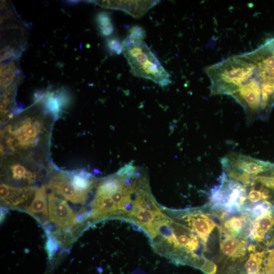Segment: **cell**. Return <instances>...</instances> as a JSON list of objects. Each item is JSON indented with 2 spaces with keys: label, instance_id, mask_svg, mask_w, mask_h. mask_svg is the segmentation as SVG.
<instances>
[{
  "label": "cell",
  "instance_id": "cell-1",
  "mask_svg": "<svg viewBox=\"0 0 274 274\" xmlns=\"http://www.w3.org/2000/svg\"><path fill=\"white\" fill-rule=\"evenodd\" d=\"M228 95L261 103L267 118L274 106V38L253 51L238 55Z\"/></svg>",
  "mask_w": 274,
  "mask_h": 274
},
{
  "label": "cell",
  "instance_id": "cell-2",
  "mask_svg": "<svg viewBox=\"0 0 274 274\" xmlns=\"http://www.w3.org/2000/svg\"><path fill=\"white\" fill-rule=\"evenodd\" d=\"M122 45L133 75L151 80L162 87L171 83L169 74L143 40L126 38Z\"/></svg>",
  "mask_w": 274,
  "mask_h": 274
},
{
  "label": "cell",
  "instance_id": "cell-3",
  "mask_svg": "<svg viewBox=\"0 0 274 274\" xmlns=\"http://www.w3.org/2000/svg\"><path fill=\"white\" fill-rule=\"evenodd\" d=\"M42 121L37 117L26 116L6 129L8 133L6 143L9 148L15 151L27 149L37 145L43 131Z\"/></svg>",
  "mask_w": 274,
  "mask_h": 274
},
{
  "label": "cell",
  "instance_id": "cell-4",
  "mask_svg": "<svg viewBox=\"0 0 274 274\" xmlns=\"http://www.w3.org/2000/svg\"><path fill=\"white\" fill-rule=\"evenodd\" d=\"M223 169H230L251 176L274 174V163L237 153H230L221 159Z\"/></svg>",
  "mask_w": 274,
  "mask_h": 274
},
{
  "label": "cell",
  "instance_id": "cell-5",
  "mask_svg": "<svg viewBox=\"0 0 274 274\" xmlns=\"http://www.w3.org/2000/svg\"><path fill=\"white\" fill-rule=\"evenodd\" d=\"M49 218L51 223L59 228L81 226L77 225L76 214L66 201L59 197L54 192L48 195Z\"/></svg>",
  "mask_w": 274,
  "mask_h": 274
},
{
  "label": "cell",
  "instance_id": "cell-6",
  "mask_svg": "<svg viewBox=\"0 0 274 274\" xmlns=\"http://www.w3.org/2000/svg\"><path fill=\"white\" fill-rule=\"evenodd\" d=\"M46 187L73 203L84 204L87 199L88 192L80 191L75 187L68 172L55 173Z\"/></svg>",
  "mask_w": 274,
  "mask_h": 274
},
{
  "label": "cell",
  "instance_id": "cell-7",
  "mask_svg": "<svg viewBox=\"0 0 274 274\" xmlns=\"http://www.w3.org/2000/svg\"><path fill=\"white\" fill-rule=\"evenodd\" d=\"M37 188L33 186L16 187L1 183V201L3 205L24 210L32 200Z\"/></svg>",
  "mask_w": 274,
  "mask_h": 274
},
{
  "label": "cell",
  "instance_id": "cell-8",
  "mask_svg": "<svg viewBox=\"0 0 274 274\" xmlns=\"http://www.w3.org/2000/svg\"><path fill=\"white\" fill-rule=\"evenodd\" d=\"M95 3L101 7L120 10L135 18H140L155 6L157 1H99Z\"/></svg>",
  "mask_w": 274,
  "mask_h": 274
},
{
  "label": "cell",
  "instance_id": "cell-9",
  "mask_svg": "<svg viewBox=\"0 0 274 274\" xmlns=\"http://www.w3.org/2000/svg\"><path fill=\"white\" fill-rule=\"evenodd\" d=\"M220 246L223 255L231 259L243 257L246 251L245 239L238 238L219 227Z\"/></svg>",
  "mask_w": 274,
  "mask_h": 274
},
{
  "label": "cell",
  "instance_id": "cell-10",
  "mask_svg": "<svg viewBox=\"0 0 274 274\" xmlns=\"http://www.w3.org/2000/svg\"><path fill=\"white\" fill-rule=\"evenodd\" d=\"M183 219L187 222L190 229L206 243L211 232L217 224L207 214L202 213H192L184 215Z\"/></svg>",
  "mask_w": 274,
  "mask_h": 274
},
{
  "label": "cell",
  "instance_id": "cell-11",
  "mask_svg": "<svg viewBox=\"0 0 274 274\" xmlns=\"http://www.w3.org/2000/svg\"><path fill=\"white\" fill-rule=\"evenodd\" d=\"M162 212L156 213L138 205L133 204L132 209L126 218L131 220L143 228L153 238L156 236L155 222Z\"/></svg>",
  "mask_w": 274,
  "mask_h": 274
},
{
  "label": "cell",
  "instance_id": "cell-12",
  "mask_svg": "<svg viewBox=\"0 0 274 274\" xmlns=\"http://www.w3.org/2000/svg\"><path fill=\"white\" fill-rule=\"evenodd\" d=\"M89 219L95 221L111 216H118V210L114 201L108 195L96 193L91 202V210Z\"/></svg>",
  "mask_w": 274,
  "mask_h": 274
},
{
  "label": "cell",
  "instance_id": "cell-13",
  "mask_svg": "<svg viewBox=\"0 0 274 274\" xmlns=\"http://www.w3.org/2000/svg\"><path fill=\"white\" fill-rule=\"evenodd\" d=\"M24 211L32 216L40 223H46L49 216L46 187L45 185L37 189L32 201Z\"/></svg>",
  "mask_w": 274,
  "mask_h": 274
},
{
  "label": "cell",
  "instance_id": "cell-14",
  "mask_svg": "<svg viewBox=\"0 0 274 274\" xmlns=\"http://www.w3.org/2000/svg\"><path fill=\"white\" fill-rule=\"evenodd\" d=\"M274 226L272 212L257 217L254 220L251 235L257 242H262Z\"/></svg>",
  "mask_w": 274,
  "mask_h": 274
},
{
  "label": "cell",
  "instance_id": "cell-15",
  "mask_svg": "<svg viewBox=\"0 0 274 274\" xmlns=\"http://www.w3.org/2000/svg\"><path fill=\"white\" fill-rule=\"evenodd\" d=\"M10 179L16 182L29 184L39 178L38 174L19 163L12 164L9 167Z\"/></svg>",
  "mask_w": 274,
  "mask_h": 274
},
{
  "label": "cell",
  "instance_id": "cell-16",
  "mask_svg": "<svg viewBox=\"0 0 274 274\" xmlns=\"http://www.w3.org/2000/svg\"><path fill=\"white\" fill-rule=\"evenodd\" d=\"M71 181L79 190L89 192L95 182L92 175L84 169L68 172Z\"/></svg>",
  "mask_w": 274,
  "mask_h": 274
},
{
  "label": "cell",
  "instance_id": "cell-17",
  "mask_svg": "<svg viewBox=\"0 0 274 274\" xmlns=\"http://www.w3.org/2000/svg\"><path fill=\"white\" fill-rule=\"evenodd\" d=\"M247 215L232 216L227 219L223 224V228L232 235L237 237L243 234V230L247 228V224L253 223Z\"/></svg>",
  "mask_w": 274,
  "mask_h": 274
},
{
  "label": "cell",
  "instance_id": "cell-18",
  "mask_svg": "<svg viewBox=\"0 0 274 274\" xmlns=\"http://www.w3.org/2000/svg\"><path fill=\"white\" fill-rule=\"evenodd\" d=\"M18 75V70L14 62L3 64L1 67V87L7 89L14 82L16 76Z\"/></svg>",
  "mask_w": 274,
  "mask_h": 274
},
{
  "label": "cell",
  "instance_id": "cell-19",
  "mask_svg": "<svg viewBox=\"0 0 274 274\" xmlns=\"http://www.w3.org/2000/svg\"><path fill=\"white\" fill-rule=\"evenodd\" d=\"M63 102V97L62 94L59 96V94L48 93L45 96L44 106L47 112L54 116H57Z\"/></svg>",
  "mask_w": 274,
  "mask_h": 274
},
{
  "label": "cell",
  "instance_id": "cell-20",
  "mask_svg": "<svg viewBox=\"0 0 274 274\" xmlns=\"http://www.w3.org/2000/svg\"><path fill=\"white\" fill-rule=\"evenodd\" d=\"M45 229L47 241L45 245V249L48 255V258L51 260L54 256L56 252L58 249L59 243L54 237L52 232L48 228Z\"/></svg>",
  "mask_w": 274,
  "mask_h": 274
},
{
  "label": "cell",
  "instance_id": "cell-21",
  "mask_svg": "<svg viewBox=\"0 0 274 274\" xmlns=\"http://www.w3.org/2000/svg\"><path fill=\"white\" fill-rule=\"evenodd\" d=\"M273 207L268 200H263L256 203L251 210V214L255 219L268 213L272 212Z\"/></svg>",
  "mask_w": 274,
  "mask_h": 274
},
{
  "label": "cell",
  "instance_id": "cell-22",
  "mask_svg": "<svg viewBox=\"0 0 274 274\" xmlns=\"http://www.w3.org/2000/svg\"><path fill=\"white\" fill-rule=\"evenodd\" d=\"M146 37L145 30L141 26H132L128 30L126 38L131 40H143Z\"/></svg>",
  "mask_w": 274,
  "mask_h": 274
},
{
  "label": "cell",
  "instance_id": "cell-23",
  "mask_svg": "<svg viewBox=\"0 0 274 274\" xmlns=\"http://www.w3.org/2000/svg\"><path fill=\"white\" fill-rule=\"evenodd\" d=\"M109 50L112 54H120L122 52V45L120 40L117 38H112L107 41Z\"/></svg>",
  "mask_w": 274,
  "mask_h": 274
},
{
  "label": "cell",
  "instance_id": "cell-24",
  "mask_svg": "<svg viewBox=\"0 0 274 274\" xmlns=\"http://www.w3.org/2000/svg\"><path fill=\"white\" fill-rule=\"evenodd\" d=\"M264 272L265 274H274V249L267 251Z\"/></svg>",
  "mask_w": 274,
  "mask_h": 274
},
{
  "label": "cell",
  "instance_id": "cell-25",
  "mask_svg": "<svg viewBox=\"0 0 274 274\" xmlns=\"http://www.w3.org/2000/svg\"><path fill=\"white\" fill-rule=\"evenodd\" d=\"M96 21L99 28L112 24L110 14L106 11L100 12L96 15Z\"/></svg>",
  "mask_w": 274,
  "mask_h": 274
},
{
  "label": "cell",
  "instance_id": "cell-26",
  "mask_svg": "<svg viewBox=\"0 0 274 274\" xmlns=\"http://www.w3.org/2000/svg\"><path fill=\"white\" fill-rule=\"evenodd\" d=\"M200 269L206 274H216L217 266L213 262L206 258Z\"/></svg>",
  "mask_w": 274,
  "mask_h": 274
},
{
  "label": "cell",
  "instance_id": "cell-27",
  "mask_svg": "<svg viewBox=\"0 0 274 274\" xmlns=\"http://www.w3.org/2000/svg\"><path fill=\"white\" fill-rule=\"evenodd\" d=\"M114 28L113 24L99 28L101 35L105 37L112 35L114 31Z\"/></svg>",
  "mask_w": 274,
  "mask_h": 274
},
{
  "label": "cell",
  "instance_id": "cell-28",
  "mask_svg": "<svg viewBox=\"0 0 274 274\" xmlns=\"http://www.w3.org/2000/svg\"><path fill=\"white\" fill-rule=\"evenodd\" d=\"M7 210L6 208L1 207V222L2 223L5 219Z\"/></svg>",
  "mask_w": 274,
  "mask_h": 274
},
{
  "label": "cell",
  "instance_id": "cell-29",
  "mask_svg": "<svg viewBox=\"0 0 274 274\" xmlns=\"http://www.w3.org/2000/svg\"><path fill=\"white\" fill-rule=\"evenodd\" d=\"M273 190L274 191V181H273Z\"/></svg>",
  "mask_w": 274,
  "mask_h": 274
},
{
  "label": "cell",
  "instance_id": "cell-30",
  "mask_svg": "<svg viewBox=\"0 0 274 274\" xmlns=\"http://www.w3.org/2000/svg\"><path fill=\"white\" fill-rule=\"evenodd\" d=\"M273 239H274V238H273ZM273 241H274V239H273Z\"/></svg>",
  "mask_w": 274,
  "mask_h": 274
}]
</instances>
